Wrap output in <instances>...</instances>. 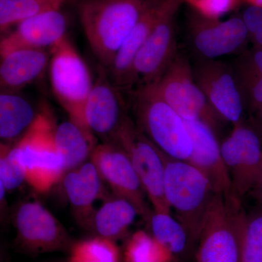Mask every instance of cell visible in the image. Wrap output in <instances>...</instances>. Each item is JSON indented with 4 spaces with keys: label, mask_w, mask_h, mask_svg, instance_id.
Masks as SVG:
<instances>
[{
    "label": "cell",
    "mask_w": 262,
    "mask_h": 262,
    "mask_svg": "<svg viewBox=\"0 0 262 262\" xmlns=\"http://www.w3.org/2000/svg\"><path fill=\"white\" fill-rule=\"evenodd\" d=\"M56 125L51 108L42 103L29 130L12 146V157L26 183L38 193L48 192L66 173L55 141Z\"/></svg>",
    "instance_id": "1"
},
{
    "label": "cell",
    "mask_w": 262,
    "mask_h": 262,
    "mask_svg": "<svg viewBox=\"0 0 262 262\" xmlns=\"http://www.w3.org/2000/svg\"><path fill=\"white\" fill-rule=\"evenodd\" d=\"M63 189L76 216L81 224L92 225L93 206L98 198L103 196V180L94 163L90 161L63 175Z\"/></svg>",
    "instance_id": "19"
},
{
    "label": "cell",
    "mask_w": 262,
    "mask_h": 262,
    "mask_svg": "<svg viewBox=\"0 0 262 262\" xmlns=\"http://www.w3.org/2000/svg\"><path fill=\"white\" fill-rule=\"evenodd\" d=\"M241 262H262V212L246 218L239 210Z\"/></svg>",
    "instance_id": "27"
},
{
    "label": "cell",
    "mask_w": 262,
    "mask_h": 262,
    "mask_svg": "<svg viewBox=\"0 0 262 262\" xmlns=\"http://www.w3.org/2000/svg\"><path fill=\"white\" fill-rule=\"evenodd\" d=\"M0 262H3V258L1 257V255H0Z\"/></svg>",
    "instance_id": "37"
},
{
    "label": "cell",
    "mask_w": 262,
    "mask_h": 262,
    "mask_svg": "<svg viewBox=\"0 0 262 262\" xmlns=\"http://www.w3.org/2000/svg\"><path fill=\"white\" fill-rule=\"evenodd\" d=\"M253 114H254L253 122H254L255 127H256L255 130L258 133L259 136H262V106Z\"/></svg>",
    "instance_id": "34"
},
{
    "label": "cell",
    "mask_w": 262,
    "mask_h": 262,
    "mask_svg": "<svg viewBox=\"0 0 262 262\" xmlns=\"http://www.w3.org/2000/svg\"><path fill=\"white\" fill-rule=\"evenodd\" d=\"M177 12L169 13L158 24L138 52L131 69L130 92L138 86L156 83L177 56Z\"/></svg>",
    "instance_id": "16"
},
{
    "label": "cell",
    "mask_w": 262,
    "mask_h": 262,
    "mask_svg": "<svg viewBox=\"0 0 262 262\" xmlns=\"http://www.w3.org/2000/svg\"><path fill=\"white\" fill-rule=\"evenodd\" d=\"M172 256L151 234L142 230L133 234L125 247V262H170Z\"/></svg>",
    "instance_id": "26"
},
{
    "label": "cell",
    "mask_w": 262,
    "mask_h": 262,
    "mask_svg": "<svg viewBox=\"0 0 262 262\" xmlns=\"http://www.w3.org/2000/svg\"><path fill=\"white\" fill-rule=\"evenodd\" d=\"M253 48L262 49V8L249 6L242 17Z\"/></svg>",
    "instance_id": "32"
},
{
    "label": "cell",
    "mask_w": 262,
    "mask_h": 262,
    "mask_svg": "<svg viewBox=\"0 0 262 262\" xmlns=\"http://www.w3.org/2000/svg\"><path fill=\"white\" fill-rule=\"evenodd\" d=\"M228 172L232 196L237 201L257 186L262 175L261 138L255 129L242 122L220 144Z\"/></svg>",
    "instance_id": "9"
},
{
    "label": "cell",
    "mask_w": 262,
    "mask_h": 262,
    "mask_svg": "<svg viewBox=\"0 0 262 262\" xmlns=\"http://www.w3.org/2000/svg\"><path fill=\"white\" fill-rule=\"evenodd\" d=\"M38 112L19 93L0 91V141L13 145L29 130Z\"/></svg>",
    "instance_id": "21"
},
{
    "label": "cell",
    "mask_w": 262,
    "mask_h": 262,
    "mask_svg": "<svg viewBox=\"0 0 262 262\" xmlns=\"http://www.w3.org/2000/svg\"><path fill=\"white\" fill-rule=\"evenodd\" d=\"M148 223L151 236L172 255L184 252L190 242L187 229L170 213L153 211Z\"/></svg>",
    "instance_id": "25"
},
{
    "label": "cell",
    "mask_w": 262,
    "mask_h": 262,
    "mask_svg": "<svg viewBox=\"0 0 262 262\" xmlns=\"http://www.w3.org/2000/svg\"><path fill=\"white\" fill-rule=\"evenodd\" d=\"M193 76L213 110L232 125L242 122L244 105L231 66L221 60L195 59Z\"/></svg>",
    "instance_id": "14"
},
{
    "label": "cell",
    "mask_w": 262,
    "mask_h": 262,
    "mask_svg": "<svg viewBox=\"0 0 262 262\" xmlns=\"http://www.w3.org/2000/svg\"><path fill=\"white\" fill-rule=\"evenodd\" d=\"M67 18L61 10L27 19L0 37V58L20 50L50 49L67 36Z\"/></svg>",
    "instance_id": "17"
},
{
    "label": "cell",
    "mask_w": 262,
    "mask_h": 262,
    "mask_svg": "<svg viewBox=\"0 0 262 262\" xmlns=\"http://www.w3.org/2000/svg\"><path fill=\"white\" fill-rule=\"evenodd\" d=\"M127 116L122 91L110 80L106 69L100 65L84 105L86 127L101 142H114Z\"/></svg>",
    "instance_id": "15"
},
{
    "label": "cell",
    "mask_w": 262,
    "mask_h": 262,
    "mask_svg": "<svg viewBox=\"0 0 262 262\" xmlns=\"http://www.w3.org/2000/svg\"><path fill=\"white\" fill-rule=\"evenodd\" d=\"M130 93L139 130L165 155L188 161L192 142L184 119L164 101L154 84L138 86Z\"/></svg>",
    "instance_id": "3"
},
{
    "label": "cell",
    "mask_w": 262,
    "mask_h": 262,
    "mask_svg": "<svg viewBox=\"0 0 262 262\" xmlns=\"http://www.w3.org/2000/svg\"><path fill=\"white\" fill-rule=\"evenodd\" d=\"M238 89L262 81V49L243 51L231 66Z\"/></svg>",
    "instance_id": "29"
},
{
    "label": "cell",
    "mask_w": 262,
    "mask_h": 262,
    "mask_svg": "<svg viewBox=\"0 0 262 262\" xmlns=\"http://www.w3.org/2000/svg\"><path fill=\"white\" fill-rule=\"evenodd\" d=\"M90 160L96 166L103 182L110 186L115 195L130 201L139 215L149 222L153 210L147 204L145 191L130 158L121 146L115 142L99 143Z\"/></svg>",
    "instance_id": "11"
},
{
    "label": "cell",
    "mask_w": 262,
    "mask_h": 262,
    "mask_svg": "<svg viewBox=\"0 0 262 262\" xmlns=\"http://www.w3.org/2000/svg\"><path fill=\"white\" fill-rule=\"evenodd\" d=\"M114 142L130 158L153 211L170 213L164 193L165 162L162 151L148 139L127 115Z\"/></svg>",
    "instance_id": "8"
},
{
    "label": "cell",
    "mask_w": 262,
    "mask_h": 262,
    "mask_svg": "<svg viewBox=\"0 0 262 262\" xmlns=\"http://www.w3.org/2000/svg\"><path fill=\"white\" fill-rule=\"evenodd\" d=\"M66 0H0V32L36 15L61 10Z\"/></svg>",
    "instance_id": "24"
},
{
    "label": "cell",
    "mask_w": 262,
    "mask_h": 262,
    "mask_svg": "<svg viewBox=\"0 0 262 262\" xmlns=\"http://www.w3.org/2000/svg\"><path fill=\"white\" fill-rule=\"evenodd\" d=\"M119 251L112 239L98 237L74 245L69 262H118Z\"/></svg>",
    "instance_id": "28"
},
{
    "label": "cell",
    "mask_w": 262,
    "mask_h": 262,
    "mask_svg": "<svg viewBox=\"0 0 262 262\" xmlns=\"http://www.w3.org/2000/svg\"><path fill=\"white\" fill-rule=\"evenodd\" d=\"M190 10L208 19H220L242 4L243 0H184Z\"/></svg>",
    "instance_id": "31"
},
{
    "label": "cell",
    "mask_w": 262,
    "mask_h": 262,
    "mask_svg": "<svg viewBox=\"0 0 262 262\" xmlns=\"http://www.w3.org/2000/svg\"><path fill=\"white\" fill-rule=\"evenodd\" d=\"M243 3L249 5V6H255L262 8V0H243Z\"/></svg>",
    "instance_id": "35"
},
{
    "label": "cell",
    "mask_w": 262,
    "mask_h": 262,
    "mask_svg": "<svg viewBox=\"0 0 262 262\" xmlns=\"http://www.w3.org/2000/svg\"><path fill=\"white\" fill-rule=\"evenodd\" d=\"M139 215L130 201L115 195L95 212L91 226L100 237L114 241L126 232Z\"/></svg>",
    "instance_id": "23"
},
{
    "label": "cell",
    "mask_w": 262,
    "mask_h": 262,
    "mask_svg": "<svg viewBox=\"0 0 262 262\" xmlns=\"http://www.w3.org/2000/svg\"><path fill=\"white\" fill-rule=\"evenodd\" d=\"M158 94L185 120H201L215 134L225 120L213 110L193 76L192 66L187 55L179 51L168 68L155 83Z\"/></svg>",
    "instance_id": "6"
},
{
    "label": "cell",
    "mask_w": 262,
    "mask_h": 262,
    "mask_svg": "<svg viewBox=\"0 0 262 262\" xmlns=\"http://www.w3.org/2000/svg\"><path fill=\"white\" fill-rule=\"evenodd\" d=\"M184 122L192 142V155L188 162L206 176L215 193L227 198L232 196V185L217 134L201 120Z\"/></svg>",
    "instance_id": "18"
},
{
    "label": "cell",
    "mask_w": 262,
    "mask_h": 262,
    "mask_svg": "<svg viewBox=\"0 0 262 262\" xmlns=\"http://www.w3.org/2000/svg\"><path fill=\"white\" fill-rule=\"evenodd\" d=\"M7 189L0 179V224L4 223L8 218V206L6 199Z\"/></svg>",
    "instance_id": "33"
},
{
    "label": "cell",
    "mask_w": 262,
    "mask_h": 262,
    "mask_svg": "<svg viewBox=\"0 0 262 262\" xmlns=\"http://www.w3.org/2000/svg\"><path fill=\"white\" fill-rule=\"evenodd\" d=\"M17 243L24 251L42 253L68 248L70 236L56 216L37 201L24 202L15 210Z\"/></svg>",
    "instance_id": "12"
},
{
    "label": "cell",
    "mask_w": 262,
    "mask_h": 262,
    "mask_svg": "<svg viewBox=\"0 0 262 262\" xmlns=\"http://www.w3.org/2000/svg\"><path fill=\"white\" fill-rule=\"evenodd\" d=\"M165 162L164 193L170 211L187 229L191 241L198 239L203 220L216 193L206 176L188 161L170 158Z\"/></svg>",
    "instance_id": "4"
},
{
    "label": "cell",
    "mask_w": 262,
    "mask_h": 262,
    "mask_svg": "<svg viewBox=\"0 0 262 262\" xmlns=\"http://www.w3.org/2000/svg\"><path fill=\"white\" fill-rule=\"evenodd\" d=\"M50 56L46 50H20L0 58V91L20 92L44 74Z\"/></svg>",
    "instance_id": "20"
},
{
    "label": "cell",
    "mask_w": 262,
    "mask_h": 262,
    "mask_svg": "<svg viewBox=\"0 0 262 262\" xmlns=\"http://www.w3.org/2000/svg\"><path fill=\"white\" fill-rule=\"evenodd\" d=\"M55 141L66 172L87 162L98 144V139L87 127L70 118L56 123Z\"/></svg>",
    "instance_id": "22"
},
{
    "label": "cell",
    "mask_w": 262,
    "mask_h": 262,
    "mask_svg": "<svg viewBox=\"0 0 262 262\" xmlns=\"http://www.w3.org/2000/svg\"><path fill=\"white\" fill-rule=\"evenodd\" d=\"M145 0H80L84 35L100 65L107 69L139 19Z\"/></svg>",
    "instance_id": "2"
},
{
    "label": "cell",
    "mask_w": 262,
    "mask_h": 262,
    "mask_svg": "<svg viewBox=\"0 0 262 262\" xmlns=\"http://www.w3.org/2000/svg\"><path fill=\"white\" fill-rule=\"evenodd\" d=\"M239 202L216 193L200 232L198 262H241Z\"/></svg>",
    "instance_id": "7"
},
{
    "label": "cell",
    "mask_w": 262,
    "mask_h": 262,
    "mask_svg": "<svg viewBox=\"0 0 262 262\" xmlns=\"http://www.w3.org/2000/svg\"><path fill=\"white\" fill-rule=\"evenodd\" d=\"M50 51V80L53 94L69 118L86 127L84 105L94 82L89 67L67 36Z\"/></svg>",
    "instance_id": "5"
},
{
    "label": "cell",
    "mask_w": 262,
    "mask_h": 262,
    "mask_svg": "<svg viewBox=\"0 0 262 262\" xmlns=\"http://www.w3.org/2000/svg\"><path fill=\"white\" fill-rule=\"evenodd\" d=\"M74 1L77 2V3H78V2L80 1V0H74Z\"/></svg>",
    "instance_id": "38"
},
{
    "label": "cell",
    "mask_w": 262,
    "mask_h": 262,
    "mask_svg": "<svg viewBox=\"0 0 262 262\" xmlns=\"http://www.w3.org/2000/svg\"><path fill=\"white\" fill-rule=\"evenodd\" d=\"M258 189V194H259L260 199L262 202V175L261 177V179H260L259 182H258L257 186H256V188L254 189Z\"/></svg>",
    "instance_id": "36"
},
{
    "label": "cell",
    "mask_w": 262,
    "mask_h": 262,
    "mask_svg": "<svg viewBox=\"0 0 262 262\" xmlns=\"http://www.w3.org/2000/svg\"><path fill=\"white\" fill-rule=\"evenodd\" d=\"M183 3L184 0L144 1L135 26L106 69L110 80L122 92H130L131 69L138 52L158 24L169 13L178 11Z\"/></svg>",
    "instance_id": "13"
},
{
    "label": "cell",
    "mask_w": 262,
    "mask_h": 262,
    "mask_svg": "<svg viewBox=\"0 0 262 262\" xmlns=\"http://www.w3.org/2000/svg\"><path fill=\"white\" fill-rule=\"evenodd\" d=\"M187 40L196 59L218 60L243 51L249 41L242 18L208 19L191 10L188 15Z\"/></svg>",
    "instance_id": "10"
},
{
    "label": "cell",
    "mask_w": 262,
    "mask_h": 262,
    "mask_svg": "<svg viewBox=\"0 0 262 262\" xmlns=\"http://www.w3.org/2000/svg\"><path fill=\"white\" fill-rule=\"evenodd\" d=\"M11 144L0 141V179L7 191H13L25 183L22 170L12 157Z\"/></svg>",
    "instance_id": "30"
}]
</instances>
